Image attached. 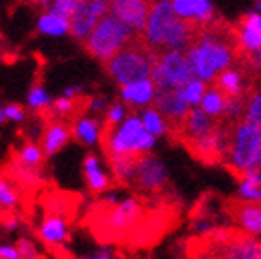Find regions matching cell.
Listing matches in <instances>:
<instances>
[{"label":"cell","instance_id":"cell-42","mask_svg":"<svg viewBox=\"0 0 261 259\" xmlns=\"http://www.w3.org/2000/svg\"><path fill=\"white\" fill-rule=\"evenodd\" d=\"M0 259H20V254L15 244H0Z\"/></svg>","mask_w":261,"mask_h":259},{"label":"cell","instance_id":"cell-17","mask_svg":"<svg viewBox=\"0 0 261 259\" xmlns=\"http://www.w3.org/2000/svg\"><path fill=\"white\" fill-rule=\"evenodd\" d=\"M215 120L211 119L210 115H206V111L202 108H191V111L187 113V117L184 119L180 126H178V135L186 145H191L195 141L202 139L204 135L211 134L215 130Z\"/></svg>","mask_w":261,"mask_h":259},{"label":"cell","instance_id":"cell-23","mask_svg":"<svg viewBox=\"0 0 261 259\" xmlns=\"http://www.w3.org/2000/svg\"><path fill=\"white\" fill-rule=\"evenodd\" d=\"M82 170H84V178H86L87 189L93 194H102L110 189L111 178L110 174L102 169L100 158L96 154H87L82 163Z\"/></svg>","mask_w":261,"mask_h":259},{"label":"cell","instance_id":"cell-33","mask_svg":"<svg viewBox=\"0 0 261 259\" xmlns=\"http://www.w3.org/2000/svg\"><path fill=\"white\" fill-rule=\"evenodd\" d=\"M243 120L248 122V124L259 126L261 128V91H254L245 102Z\"/></svg>","mask_w":261,"mask_h":259},{"label":"cell","instance_id":"cell-22","mask_svg":"<svg viewBox=\"0 0 261 259\" xmlns=\"http://www.w3.org/2000/svg\"><path fill=\"white\" fill-rule=\"evenodd\" d=\"M72 130V137H74L78 143L86 146H95L98 145L104 137L106 124L102 122L98 117H91V115H82L72 122L70 126Z\"/></svg>","mask_w":261,"mask_h":259},{"label":"cell","instance_id":"cell-45","mask_svg":"<svg viewBox=\"0 0 261 259\" xmlns=\"http://www.w3.org/2000/svg\"><path fill=\"white\" fill-rule=\"evenodd\" d=\"M254 63H256L257 67H259V69H261V50H259V52H256V54H254Z\"/></svg>","mask_w":261,"mask_h":259},{"label":"cell","instance_id":"cell-26","mask_svg":"<svg viewBox=\"0 0 261 259\" xmlns=\"http://www.w3.org/2000/svg\"><path fill=\"white\" fill-rule=\"evenodd\" d=\"M108 163H110L111 174H113V178H115L119 184H134L137 158H130V156L108 158Z\"/></svg>","mask_w":261,"mask_h":259},{"label":"cell","instance_id":"cell-6","mask_svg":"<svg viewBox=\"0 0 261 259\" xmlns=\"http://www.w3.org/2000/svg\"><path fill=\"white\" fill-rule=\"evenodd\" d=\"M158 91L181 89L186 84L193 80V72L187 63L186 52L176 50H163L154 58L152 65V76Z\"/></svg>","mask_w":261,"mask_h":259},{"label":"cell","instance_id":"cell-34","mask_svg":"<svg viewBox=\"0 0 261 259\" xmlns=\"http://www.w3.org/2000/svg\"><path fill=\"white\" fill-rule=\"evenodd\" d=\"M237 193H239V200H243V202H256V204H259L261 185L250 178H239Z\"/></svg>","mask_w":261,"mask_h":259},{"label":"cell","instance_id":"cell-10","mask_svg":"<svg viewBox=\"0 0 261 259\" xmlns=\"http://www.w3.org/2000/svg\"><path fill=\"white\" fill-rule=\"evenodd\" d=\"M108 15V0H78L74 13L69 19L70 34L86 41L98 20Z\"/></svg>","mask_w":261,"mask_h":259},{"label":"cell","instance_id":"cell-13","mask_svg":"<svg viewBox=\"0 0 261 259\" xmlns=\"http://www.w3.org/2000/svg\"><path fill=\"white\" fill-rule=\"evenodd\" d=\"M176 17L196 28H206L215 20V8L211 0H171Z\"/></svg>","mask_w":261,"mask_h":259},{"label":"cell","instance_id":"cell-20","mask_svg":"<svg viewBox=\"0 0 261 259\" xmlns=\"http://www.w3.org/2000/svg\"><path fill=\"white\" fill-rule=\"evenodd\" d=\"M70 137H72V130L67 122H63V120L48 122L43 130V135H41V150H43L45 158H52L60 150L65 148Z\"/></svg>","mask_w":261,"mask_h":259},{"label":"cell","instance_id":"cell-1","mask_svg":"<svg viewBox=\"0 0 261 259\" xmlns=\"http://www.w3.org/2000/svg\"><path fill=\"white\" fill-rule=\"evenodd\" d=\"M186 58L193 78L206 84L217 80V76L231 69L237 60L236 32L221 24L198 28L186 50Z\"/></svg>","mask_w":261,"mask_h":259},{"label":"cell","instance_id":"cell-43","mask_svg":"<svg viewBox=\"0 0 261 259\" xmlns=\"http://www.w3.org/2000/svg\"><path fill=\"white\" fill-rule=\"evenodd\" d=\"M82 259H115V255H113L111 250L100 248V250H96V252H91V254L84 255Z\"/></svg>","mask_w":261,"mask_h":259},{"label":"cell","instance_id":"cell-16","mask_svg":"<svg viewBox=\"0 0 261 259\" xmlns=\"http://www.w3.org/2000/svg\"><path fill=\"white\" fill-rule=\"evenodd\" d=\"M154 108L160 111L171 126H178L184 122L187 113L191 111V106L187 104L184 98L181 89H171V91H158L156 100H154Z\"/></svg>","mask_w":261,"mask_h":259},{"label":"cell","instance_id":"cell-39","mask_svg":"<svg viewBox=\"0 0 261 259\" xmlns=\"http://www.w3.org/2000/svg\"><path fill=\"white\" fill-rule=\"evenodd\" d=\"M76 106L78 102L72 98H65V96H60L58 100L52 102V111L58 117H67V115H72L76 111Z\"/></svg>","mask_w":261,"mask_h":259},{"label":"cell","instance_id":"cell-28","mask_svg":"<svg viewBox=\"0 0 261 259\" xmlns=\"http://www.w3.org/2000/svg\"><path fill=\"white\" fill-rule=\"evenodd\" d=\"M37 28H39L41 34L50 35V37H61L70 32L69 20L61 19V17L54 15V13H43L37 20Z\"/></svg>","mask_w":261,"mask_h":259},{"label":"cell","instance_id":"cell-7","mask_svg":"<svg viewBox=\"0 0 261 259\" xmlns=\"http://www.w3.org/2000/svg\"><path fill=\"white\" fill-rule=\"evenodd\" d=\"M176 20L178 17L172 10L171 0H152L145 30L141 32V43L154 54L163 52L167 35L172 30Z\"/></svg>","mask_w":261,"mask_h":259},{"label":"cell","instance_id":"cell-41","mask_svg":"<svg viewBox=\"0 0 261 259\" xmlns=\"http://www.w3.org/2000/svg\"><path fill=\"white\" fill-rule=\"evenodd\" d=\"M87 110L91 111V113H102L106 110L110 108V104H108V98H104V96H93V98L87 100Z\"/></svg>","mask_w":261,"mask_h":259},{"label":"cell","instance_id":"cell-27","mask_svg":"<svg viewBox=\"0 0 261 259\" xmlns=\"http://www.w3.org/2000/svg\"><path fill=\"white\" fill-rule=\"evenodd\" d=\"M224 106H226V95L215 85V87H207L206 95H204L198 108H202V110L206 111V115H210L211 119L215 120L222 117Z\"/></svg>","mask_w":261,"mask_h":259},{"label":"cell","instance_id":"cell-14","mask_svg":"<svg viewBox=\"0 0 261 259\" xmlns=\"http://www.w3.org/2000/svg\"><path fill=\"white\" fill-rule=\"evenodd\" d=\"M228 211L241 234L256 237V239L261 237V204L243 202L237 198L228 204Z\"/></svg>","mask_w":261,"mask_h":259},{"label":"cell","instance_id":"cell-3","mask_svg":"<svg viewBox=\"0 0 261 259\" xmlns=\"http://www.w3.org/2000/svg\"><path fill=\"white\" fill-rule=\"evenodd\" d=\"M261 161V128L239 120L230 130L226 163L228 169L243 178L246 172L254 170Z\"/></svg>","mask_w":261,"mask_h":259},{"label":"cell","instance_id":"cell-44","mask_svg":"<svg viewBox=\"0 0 261 259\" xmlns=\"http://www.w3.org/2000/svg\"><path fill=\"white\" fill-rule=\"evenodd\" d=\"M4 226H6V229H10V231H15V229H19L20 220L17 219V217L13 213H10V217H6Z\"/></svg>","mask_w":261,"mask_h":259},{"label":"cell","instance_id":"cell-37","mask_svg":"<svg viewBox=\"0 0 261 259\" xmlns=\"http://www.w3.org/2000/svg\"><path fill=\"white\" fill-rule=\"evenodd\" d=\"M76 6H78V0H52L48 6V13H54L61 19L69 20L74 13Z\"/></svg>","mask_w":261,"mask_h":259},{"label":"cell","instance_id":"cell-48","mask_svg":"<svg viewBox=\"0 0 261 259\" xmlns=\"http://www.w3.org/2000/svg\"><path fill=\"white\" fill-rule=\"evenodd\" d=\"M259 204H261V196H259Z\"/></svg>","mask_w":261,"mask_h":259},{"label":"cell","instance_id":"cell-40","mask_svg":"<svg viewBox=\"0 0 261 259\" xmlns=\"http://www.w3.org/2000/svg\"><path fill=\"white\" fill-rule=\"evenodd\" d=\"M4 115L6 120H11V122H24L26 120V110L20 104L4 106Z\"/></svg>","mask_w":261,"mask_h":259},{"label":"cell","instance_id":"cell-9","mask_svg":"<svg viewBox=\"0 0 261 259\" xmlns=\"http://www.w3.org/2000/svg\"><path fill=\"white\" fill-rule=\"evenodd\" d=\"M137 189L143 193H161L169 185V170L161 158L154 154H145L137 158L136 178H134Z\"/></svg>","mask_w":261,"mask_h":259},{"label":"cell","instance_id":"cell-38","mask_svg":"<svg viewBox=\"0 0 261 259\" xmlns=\"http://www.w3.org/2000/svg\"><path fill=\"white\" fill-rule=\"evenodd\" d=\"M15 246H17V250H19L20 259H39L41 257L39 250H37V244L32 239H28V237H20Z\"/></svg>","mask_w":261,"mask_h":259},{"label":"cell","instance_id":"cell-35","mask_svg":"<svg viewBox=\"0 0 261 259\" xmlns=\"http://www.w3.org/2000/svg\"><path fill=\"white\" fill-rule=\"evenodd\" d=\"M126 117H128V108H126L122 102L110 104V108H108V110H106V113H104L106 128H115V126L121 124Z\"/></svg>","mask_w":261,"mask_h":259},{"label":"cell","instance_id":"cell-32","mask_svg":"<svg viewBox=\"0 0 261 259\" xmlns=\"http://www.w3.org/2000/svg\"><path fill=\"white\" fill-rule=\"evenodd\" d=\"M207 91V84L202 80H196V78H193L189 84H186L184 87H181V93H184V98H186V102L191 108H198L202 102V98H204V95H206Z\"/></svg>","mask_w":261,"mask_h":259},{"label":"cell","instance_id":"cell-36","mask_svg":"<svg viewBox=\"0 0 261 259\" xmlns=\"http://www.w3.org/2000/svg\"><path fill=\"white\" fill-rule=\"evenodd\" d=\"M243 113H245V100L243 96L239 98H230L226 96V106H224V113H222V119L230 120V122H239L243 120Z\"/></svg>","mask_w":261,"mask_h":259},{"label":"cell","instance_id":"cell-2","mask_svg":"<svg viewBox=\"0 0 261 259\" xmlns=\"http://www.w3.org/2000/svg\"><path fill=\"white\" fill-rule=\"evenodd\" d=\"M156 143L158 137L143 128L139 115H128L119 126L106 128L102 137V146L108 158H119V156L141 158L145 154H152Z\"/></svg>","mask_w":261,"mask_h":259},{"label":"cell","instance_id":"cell-18","mask_svg":"<svg viewBox=\"0 0 261 259\" xmlns=\"http://www.w3.org/2000/svg\"><path fill=\"white\" fill-rule=\"evenodd\" d=\"M236 32L237 46H241L245 52L256 54L261 50V13L254 11L241 19V22L233 28Z\"/></svg>","mask_w":261,"mask_h":259},{"label":"cell","instance_id":"cell-24","mask_svg":"<svg viewBox=\"0 0 261 259\" xmlns=\"http://www.w3.org/2000/svg\"><path fill=\"white\" fill-rule=\"evenodd\" d=\"M217 87L224 93L230 98H239L243 96V91H245V76H243V70L231 67V69L224 70L217 76Z\"/></svg>","mask_w":261,"mask_h":259},{"label":"cell","instance_id":"cell-12","mask_svg":"<svg viewBox=\"0 0 261 259\" xmlns=\"http://www.w3.org/2000/svg\"><path fill=\"white\" fill-rule=\"evenodd\" d=\"M228 143H230V132L222 126H215L211 134L204 135L202 139L191 143L189 150L196 158H200L206 163H215V161H224L228 152Z\"/></svg>","mask_w":261,"mask_h":259},{"label":"cell","instance_id":"cell-29","mask_svg":"<svg viewBox=\"0 0 261 259\" xmlns=\"http://www.w3.org/2000/svg\"><path fill=\"white\" fill-rule=\"evenodd\" d=\"M19 191L15 182H11L8 176H0V211L10 213L19 205Z\"/></svg>","mask_w":261,"mask_h":259},{"label":"cell","instance_id":"cell-4","mask_svg":"<svg viewBox=\"0 0 261 259\" xmlns=\"http://www.w3.org/2000/svg\"><path fill=\"white\" fill-rule=\"evenodd\" d=\"M154 58L156 54L146 48L141 39H137L117 56H113L106 63V70L111 76V80L124 87L141 80H150Z\"/></svg>","mask_w":261,"mask_h":259},{"label":"cell","instance_id":"cell-15","mask_svg":"<svg viewBox=\"0 0 261 259\" xmlns=\"http://www.w3.org/2000/svg\"><path fill=\"white\" fill-rule=\"evenodd\" d=\"M37 237L43 244L58 248L61 244H65L69 239V220L60 210L46 211V215L41 220L37 228Z\"/></svg>","mask_w":261,"mask_h":259},{"label":"cell","instance_id":"cell-46","mask_svg":"<svg viewBox=\"0 0 261 259\" xmlns=\"http://www.w3.org/2000/svg\"><path fill=\"white\" fill-rule=\"evenodd\" d=\"M6 120V115H4V106H0V124Z\"/></svg>","mask_w":261,"mask_h":259},{"label":"cell","instance_id":"cell-5","mask_svg":"<svg viewBox=\"0 0 261 259\" xmlns=\"http://www.w3.org/2000/svg\"><path fill=\"white\" fill-rule=\"evenodd\" d=\"M134 41H137V34L130 26L117 20L115 17L106 15L98 20L95 30L86 39V48L89 50V54L108 63L113 56L130 46Z\"/></svg>","mask_w":261,"mask_h":259},{"label":"cell","instance_id":"cell-31","mask_svg":"<svg viewBox=\"0 0 261 259\" xmlns=\"http://www.w3.org/2000/svg\"><path fill=\"white\" fill-rule=\"evenodd\" d=\"M52 96L48 95V91L43 87V85H34L28 95H26V104L28 108L34 111H45L48 108H52Z\"/></svg>","mask_w":261,"mask_h":259},{"label":"cell","instance_id":"cell-19","mask_svg":"<svg viewBox=\"0 0 261 259\" xmlns=\"http://www.w3.org/2000/svg\"><path fill=\"white\" fill-rule=\"evenodd\" d=\"M261 255V241L245 234H233L222 244L221 259H257Z\"/></svg>","mask_w":261,"mask_h":259},{"label":"cell","instance_id":"cell-25","mask_svg":"<svg viewBox=\"0 0 261 259\" xmlns=\"http://www.w3.org/2000/svg\"><path fill=\"white\" fill-rule=\"evenodd\" d=\"M139 119H141L143 128H145L148 134L154 135V137H161V135H167L169 132H171V124H169V120H167L165 117H163V115L154 108V106L145 108V110L141 111Z\"/></svg>","mask_w":261,"mask_h":259},{"label":"cell","instance_id":"cell-8","mask_svg":"<svg viewBox=\"0 0 261 259\" xmlns=\"http://www.w3.org/2000/svg\"><path fill=\"white\" fill-rule=\"evenodd\" d=\"M102 208L106 213L100 220V229L110 239H119V237L130 234L143 217V205L139 200L132 198V196L113 205L102 204Z\"/></svg>","mask_w":261,"mask_h":259},{"label":"cell","instance_id":"cell-21","mask_svg":"<svg viewBox=\"0 0 261 259\" xmlns=\"http://www.w3.org/2000/svg\"><path fill=\"white\" fill-rule=\"evenodd\" d=\"M158 89L152 80H141L121 87V100L126 108H150L154 104Z\"/></svg>","mask_w":261,"mask_h":259},{"label":"cell","instance_id":"cell-49","mask_svg":"<svg viewBox=\"0 0 261 259\" xmlns=\"http://www.w3.org/2000/svg\"><path fill=\"white\" fill-rule=\"evenodd\" d=\"M257 259H261V255H259V257H257Z\"/></svg>","mask_w":261,"mask_h":259},{"label":"cell","instance_id":"cell-30","mask_svg":"<svg viewBox=\"0 0 261 259\" xmlns=\"http://www.w3.org/2000/svg\"><path fill=\"white\" fill-rule=\"evenodd\" d=\"M15 158L22 165H26V167L39 169V165L45 160V154H43V150H41L39 145H35V143L30 141V143H24V145L20 146V150L17 152Z\"/></svg>","mask_w":261,"mask_h":259},{"label":"cell","instance_id":"cell-11","mask_svg":"<svg viewBox=\"0 0 261 259\" xmlns=\"http://www.w3.org/2000/svg\"><path fill=\"white\" fill-rule=\"evenodd\" d=\"M152 0H108V15L130 26L136 34L145 30Z\"/></svg>","mask_w":261,"mask_h":259},{"label":"cell","instance_id":"cell-47","mask_svg":"<svg viewBox=\"0 0 261 259\" xmlns=\"http://www.w3.org/2000/svg\"><path fill=\"white\" fill-rule=\"evenodd\" d=\"M256 11L257 13H261V0H257L256 2Z\"/></svg>","mask_w":261,"mask_h":259}]
</instances>
